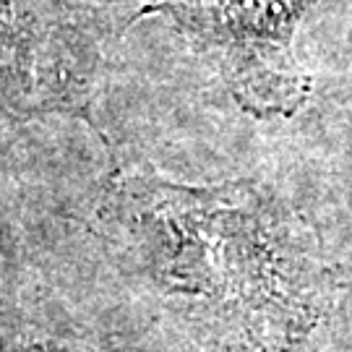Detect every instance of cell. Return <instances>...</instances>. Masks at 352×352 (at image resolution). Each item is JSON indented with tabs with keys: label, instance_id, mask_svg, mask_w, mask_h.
Wrapping results in <instances>:
<instances>
[{
	"label": "cell",
	"instance_id": "1",
	"mask_svg": "<svg viewBox=\"0 0 352 352\" xmlns=\"http://www.w3.org/2000/svg\"><path fill=\"white\" fill-rule=\"evenodd\" d=\"M120 217L162 292L235 347L287 350L331 305L337 282L314 230L251 180L193 188L133 177Z\"/></svg>",
	"mask_w": 352,
	"mask_h": 352
},
{
	"label": "cell",
	"instance_id": "2",
	"mask_svg": "<svg viewBox=\"0 0 352 352\" xmlns=\"http://www.w3.org/2000/svg\"><path fill=\"white\" fill-rule=\"evenodd\" d=\"M316 0H177L188 26L217 52L232 97L256 118L295 115L311 76L292 58V34Z\"/></svg>",
	"mask_w": 352,
	"mask_h": 352
}]
</instances>
